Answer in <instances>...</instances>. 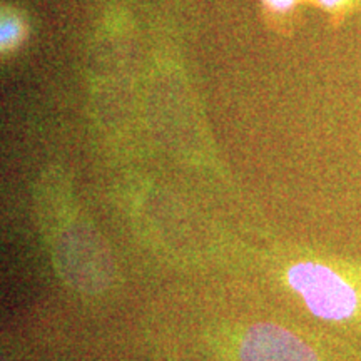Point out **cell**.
<instances>
[{
	"mask_svg": "<svg viewBox=\"0 0 361 361\" xmlns=\"http://www.w3.org/2000/svg\"><path fill=\"white\" fill-rule=\"evenodd\" d=\"M288 283L300 293L311 313L328 322L348 319L358 306L353 288L323 264H295L288 271Z\"/></svg>",
	"mask_w": 361,
	"mask_h": 361,
	"instance_id": "6da1fadb",
	"label": "cell"
},
{
	"mask_svg": "<svg viewBox=\"0 0 361 361\" xmlns=\"http://www.w3.org/2000/svg\"><path fill=\"white\" fill-rule=\"evenodd\" d=\"M241 361H318L311 346L278 324L259 323L246 331Z\"/></svg>",
	"mask_w": 361,
	"mask_h": 361,
	"instance_id": "7a4b0ae2",
	"label": "cell"
},
{
	"mask_svg": "<svg viewBox=\"0 0 361 361\" xmlns=\"http://www.w3.org/2000/svg\"><path fill=\"white\" fill-rule=\"evenodd\" d=\"M27 24L24 17L11 7H4L0 13V51L8 54L16 51L25 40Z\"/></svg>",
	"mask_w": 361,
	"mask_h": 361,
	"instance_id": "3957f363",
	"label": "cell"
},
{
	"mask_svg": "<svg viewBox=\"0 0 361 361\" xmlns=\"http://www.w3.org/2000/svg\"><path fill=\"white\" fill-rule=\"evenodd\" d=\"M301 2L305 0H261V6L274 24H288Z\"/></svg>",
	"mask_w": 361,
	"mask_h": 361,
	"instance_id": "277c9868",
	"label": "cell"
},
{
	"mask_svg": "<svg viewBox=\"0 0 361 361\" xmlns=\"http://www.w3.org/2000/svg\"><path fill=\"white\" fill-rule=\"evenodd\" d=\"M313 6L322 8L331 17L333 24H340L345 19L346 13H350L355 8L356 0H310Z\"/></svg>",
	"mask_w": 361,
	"mask_h": 361,
	"instance_id": "5b68a950",
	"label": "cell"
}]
</instances>
